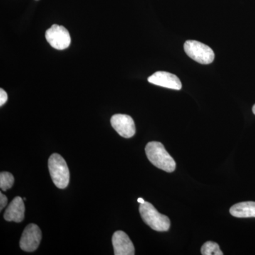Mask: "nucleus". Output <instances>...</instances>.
Listing matches in <instances>:
<instances>
[{
	"mask_svg": "<svg viewBox=\"0 0 255 255\" xmlns=\"http://www.w3.org/2000/svg\"><path fill=\"white\" fill-rule=\"evenodd\" d=\"M145 150L147 159L156 167L169 173L175 170V161L172 158V156L169 155L161 142H148Z\"/></svg>",
	"mask_w": 255,
	"mask_h": 255,
	"instance_id": "1",
	"label": "nucleus"
},
{
	"mask_svg": "<svg viewBox=\"0 0 255 255\" xmlns=\"http://www.w3.org/2000/svg\"><path fill=\"white\" fill-rule=\"evenodd\" d=\"M139 212L144 222L154 231H167L170 228V221L167 216L161 214L150 203L145 201L140 204Z\"/></svg>",
	"mask_w": 255,
	"mask_h": 255,
	"instance_id": "2",
	"label": "nucleus"
},
{
	"mask_svg": "<svg viewBox=\"0 0 255 255\" xmlns=\"http://www.w3.org/2000/svg\"><path fill=\"white\" fill-rule=\"evenodd\" d=\"M48 169L50 177L55 186L63 189L68 187L70 182V172L68 164L59 154L50 155L48 159Z\"/></svg>",
	"mask_w": 255,
	"mask_h": 255,
	"instance_id": "3",
	"label": "nucleus"
},
{
	"mask_svg": "<svg viewBox=\"0 0 255 255\" xmlns=\"http://www.w3.org/2000/svg\"><path fill=\"white\" fill-rule=\"evenodd\" d=\"M184 49L189 58L203 65L211 64L214 60V50L201 42L189 40L184 43Z\"/></svg>",
	"mask_w": 255,
	"mask_h": 255,
	"instance_id": "4",
	"label": "nucleus"
},
{
	"mask_svg": "<svg viewBox=\"0 0 255 255\" xmlns=\"http://www.w3.org/2000/svg\"><path fill=\"white\" fill-rule=\"evenodd\" d=\"M46 38L48 43L57 50L68 48L71 43V37L66 28L53 24L46 32Z\"/></svg>",
	"mask_w": 255,
	"mask_h": 255,
	"instance_id": "5",
	"label": "nucleus"
},
{
	"mask_svg": "<svg viewBox=\"0 0 255 255\" xmlns=\"http://www.w3.org/2000/svg\"><path fill=\"white\" fill-rule=\"evenodd\" d=\"M42 238L41 229L36 224L31 223L25 228L19 242L21 249L28 253L36 251Z\"/></svg>",
	"mask_w": 255,
	"mask_h": 255,
	"instance_id": "6",
	"label": "nucleus"
},
{
	"mask_svg": "<svg viewBox=\"0 0 255 255\" xmlns=\"http://www.w3.org/2000/svg\"><path fill=\"white\" fill-rule=\"evenodd\" d=\"M111 124L121 136L130 138L135 133L133 119L126 114H115L111 119Z\"/></svg>",
	"mask_w": 255,
	"mask_h": 255,
	"instance_id": "7",
	"label": "nucleus"
},
{
	"mask_svg": "<svg viewBox=\"0 0 255 255\" xmlns=\"http://www.w3.org/2000/svg\"><path fill=\"white\" fill-rule=\"evenodd\" d=\"M147 80L153 85L172 90H180L182 87L180 80L175 75L168 72H156L149 77Z\"/></svg>",
	"mask_w": 255,
	"mask_h": 255,
	"instance_id": "8",
	"label": "nucleus"
},
{
	"mask_svg": "<svg viewBox=\"0 0 255 255\" xmlns=\"http://www.w3.org/2000/svg\"><path fill=\"white\" fill-rule=\"evenodd\" d=\"M112 244L115 255H135L133 244L127 233L124 231H118L114 233Z\"/></svg>",
	"mask_w": 255,
	"mask_h": 255,
	"instance_id": "9",
	"label": "nucleus"
},
{
	"mask_svg": "<svg viewBox=\"0 0 255 255\" xmlns=\"http://www.w3.org/2000/svg\"><path fill=\"white\" fill-rule=\"evenodd\" d=\"M25 206L23 199L20 196H16L10 203L4 214L6 221H14L20 223L24 219Z\"/></svg>",
	"mask_w": 255,
	"mask_h": 255,
	"instance_id": "10",
	"label": "nucleus"
},
{
	"mask_svg": "<svg viewBox=\"0 0 255 255\" xmlns=\"http://www.w3.org/2000/svg\"><path fill=\"white\" fill-rule=\"evenodd\" d=\"M230 213L236 218H255V202L238 203L230 209Z\"/></svg>",
	"mask_w": 255,
	"mask_h": 255,
	"instance_id": "11",
	"label": "nucleus"
},
{
	"mask_svg": "<svg viewBox=\"0 0 255 255\" xmlns=\"http://www.w3.org/2000/svg\"><path fill=\"white\" fill-rule=\"evenodd\" d=\"M203 255H223V253L220 249L219 244L214 242L208 241L203 245L201 249Z\"/></svg>",
	"mask_w": 255,
	"mask_h": 255,
	"instance_id": "12",
	"label": "nucleus"
},
{
	"mask_svg": "<svg viewBox=\"0 0 255 255\" xmlns=\"http://www.w3.org/2000/svg\"><path fill=\"white\" fill-rule=\"evenodd\" d=\"M14 182V177L7 172H1L0 174V188L1 190L6 191L12 187Z\"/></svg>",
	"mask_w": 255,
	"mask_h": 255,
	"instance_id": "13",
	"label": "nucleus"
},
{
	"mask_svg": "<svg viewBox=\"0 0 255 255\" xmlns=\"http://www.w3.org/2000/svg\"><path fill=\"white\" fill-rule=\"evenodd\" d=\"M8 100V96L6 92L3 89H0V106L2 107Z\"/></svg>",
	"mask_w": 255,
	"mask_h": 255,
	"instance_id": "14",
	"label": "nucleus"
},
{
	"mask_svg": "<svg viewBox=\"0 0 255 255\" xmlns=\"http://www.w3.org/2000/svg\"><path fill=\"white\" fill-rule=\"evenodd\" d=\"M7 203L8 199L6 196L4 195L2 192H0V210L1 211L6 206Z\"/></svg>",
	"mask_w": 255,
	"mask_h": 255,
	"instance_id": "15",
	"label": "nucleus"
},
{
	"mask_svg": "<svg viewBox=\"0 0 255 255\" xmlns=\"http://www.w3.org/2000/svg\"><path fill=\"white\" fill-rule=\"evenodd\" d=\"M137 202H138L139 204H141L145 203V201H144V199H142V198H139V199H137Z\"/></svg>",
	"mask_w": 255,
	"mask_h": 255,
	"instance_id": "16",
	"label": "nucleus"
},
{
	"mask_svg": "<svg viewBox=\"0 0 255 255\" xmlns=\"http://www.w3.org/2000/svg\"><path fill=\"white\" fill-rule=\"evenodd\" d=\"M253 114H254L255 115V105L254 106H253Z\"/></svg>",
	"mask_w": 255,
	"mask_h": 255,
	"instance_id": "17",
	"label": "nucleus"
},
{
	"mask_svg": "<svg viewBox=\"0 0 255 255\" xmlns=\"http://www.w3.org/2000/svg\"><path fill=\"white\" fill-rule=\"evenodd\" d=\"M23 201H26V198H23Z\"/></svg>",
	"mask_w": 255,
	"mask_h": 255,
	"instance_id": "18",
	"label": "nucleus"
}]
</instances>
